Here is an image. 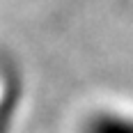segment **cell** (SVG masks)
I'll list each match as a JSON object with an SVG mask.
<instances>
[{"instance_id": "1", "label": "cell", "mask_w": 133, "mask_h": 133, "mask_svg": "<svg viewBox=\"0 0 133 133\" xmlns=\"http://www.w3.org/2000/svg\"><path fill=\"white\" fill-rule=\"evenodd\" d=\"M85 133H133V119H124L117 115H96L87 122Z\"/></svg>"}, {"instance_id": "2", "label": "cell", "mask_w": 133, "mask_h": 133, "mask_svg": "<svg viewBox=\"0 0 133 133\" xmlns=\"http://www.w3.org/2000/svg\"><path fill=\"white\" fill-rule=\"evenodd\" d=\"M16 101H18V85H16V78L12 74H7L5 87H2V96H0V133H7V129H9Z\"/></svg>"}]
</instances>
